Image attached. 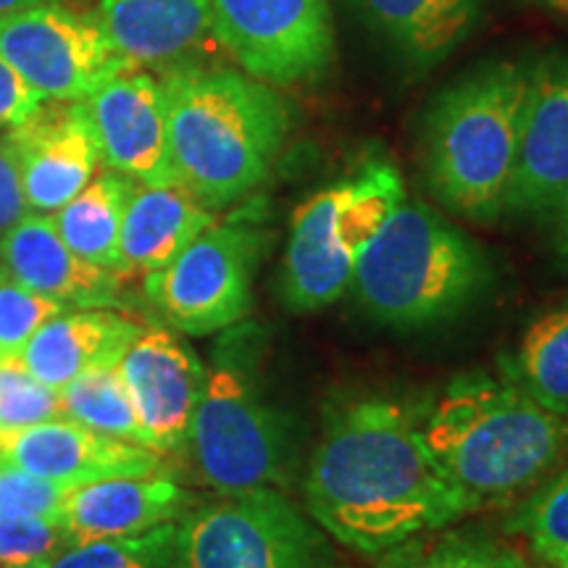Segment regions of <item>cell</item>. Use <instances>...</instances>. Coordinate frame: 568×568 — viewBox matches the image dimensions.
Returning <instances> with one entry per match:
<instances>
[{"label": "cell", "instance_id": "1", "mask_svg": "<svg viewBox=\"0 0 568 568\" xmlns=\"http://www.w3.org/2000/svg\"><path fill=\"white\" fill-rule=\"evenodd\" d=\"M305 508L326 537L382 556L481 506L443 471L410 410L361 397L326 422L305 477Z\"/></svg>", "mask_w": 568, "mask_h": 568}, {"label": "cell", "instance_id": "2", "mask_svg": "<svg viewBox=\"0 0 568 568\" xmlns=\"http://www.w3.org/2000/svg\"><path fill=\"white\" fill-rule=\"evenodd\" d=\"M176 182L213 213L272 174L290 111L272 84L245 71L190 63L161 74Z\"/></svg>", "mask_w": 568, "mask_h": 568}, {"label": "cell", "instance_id": "3", "mask_svg": "<svg viewBox=\"0 0 568 568\" xmlns=\"http://www.w3.org/2000/svg\"><path fill=\"white\" fill-rule=\"evenodd\" d=\"M416 422L443 471L479 506L539 487L568 453L566 418L508 376H458Z\"/></svg>", "mask_w": 568, "mask_h": 568}, {"label": "cell", "instance_id": "4", "mask_svg": "<svg viewBox=\"0 0 568 568\" xmlns=\"http://www.w3.org/2000/svg\"><path fill=\"white\" fill-rule=\"evenodd\" d=\"M527 69L495 63L458 80L426 119V180L458 216L489 224L506 211L514 180Z\"/></svg>", "mask_w": 568, "mask_h": 568}, {"label": "cell", "instance_id": "5", "mask_svg": "<svg viewBox=\"0 0 568 568\" xmlns=\"http://www.w3.org/2000/svg\"><path fill=\"white\" fill-rule=\"evenodd\" d=\"M489 282L487 255L429 205L403 197L355 266L361 308L395 329L456 316Z\"/></svg>", "mask_w": 568, "mask_h": 568}, {"label": "cell", "instance_id": "6", "mask_svg": "<svg viewBox=\"0 0 568 568\" xmlns=\"http://www.w3.org/2000/svg\"><path fill=\"white\" fill-rule=\"evenodd\" d=\"M406 197L400 174L385 161L311 195L290 224L282 266V297L297 314L339 301L366 245Z\"/></svg>", "mask_w": 568, "mask_h": 568}, {"label": "cell", "instance_id": "7", "mask_svg": "<svg viewBox=\"0 0 568 568\" xmlns=\"http://www.w3.org/2000/svg\"><path fill=\"white\" fill-rule=\"evenodd\" d=\"M187 443L197 477L219 495L287 487L290 432L237 355L205 372Z\"/></svg>", "mask_w": 568, "mask_h": 568}, {"label": "cell", "instance_id": "8", "mask_svg": "<svg viewBox=\"0 0 568 568\" xmlns=\"http://www.w3.org/2000/svg\"><path fill=\"white\" fill-rule=\"evenodd\" d=\"M174 568H337L326 531L282 489L219 495L176 521Z\"/></svg>", "mask_w": 568, "mask_h": 568}, {"label": "cell", "instance_id": "9", "mask_svg": "<svg viewBox=\"0 0 568 568\" xmlns=\"http://www.w3.org/2000/svg\"><path fill=\"white\" fill-rule=\"evenodd\" d=\"M266 247L255 203L203 230L172 264L145 274L142 293L182 335H213L243 322Z\"/></svg>", "mask_w": 568, "mask_h": 568}, {"label": "cell", "instance_id": "10", "mask_svg": "<svg viewBox=\"0 0 568 568\" xmlns=\"http://www.w3.org/2000/svg\"><path fill=\"white\" fill-rule=\"evenodd\" d=\"M0 59L45 101H84L130 69L101 19L59 3L0 17Z\"/></svg>", "mask_w": 568, "mask_h": 568}, {"label": "cell", "instance_id": "11", "mask_svg": "<svg viewBox=\"0 0 568 568\" xmlns=\"http://www.w3.org/2000/svg\"><path fill=\"white\" fill-rule=\"evenodd\" d=\"M219 45L266 84L316 80L335 51L332 0H211Z\"/></svg>", "mask_w": 568, "mask_h": 568}, {"label": "cell", "instance_id": "12", "mask_svg": "<svg viewBox=\"0 0 568 568\" xmlns=\"http://www.w3.org/2000/svg\"><path fill=\"white\" fill-rule=\"evenodd\" d=\"M0 142L17 166L27 209L34 213L59 211L101 166L84 101H42Z\"/></svg>", "mask_w": 568, "mask_h": 568}, {"label": "cell", "instance_id": "13", "mask_svg": "<svg viewBox=\"0 0 568 568\" xmlns=\"http://www.w3.org/2000/svg\"><path fill=\"white\" fill-rule=\"evenodd\" d=\"M568 203V53L527 69V98L506 211L556 216Z\"/></svg>", "mask_w": 568, "mask_h": 568}, {"label": "cell", "instance_id": "14", "mask_svg": "<svg viewBox=\"0 0 568 568\" xmlns=\"http://www.w3.org/2000/svg\"><path fill=\"white\" fill-rule=\"evenodd\" d=\"M101 163L138 184L176 182L161 80L124 69L84 98Z\"/></svg>", "mask_w": 568, "mask_h": 568}, {"label": "cell", "instance_id": "15", "mask_svg": "<svg viewBox=\"0 0 568 568\" xmlns=\"http://www.w3.org/2000/svg\"><path fill=\"white\" fill-rule=\"evenodd\" d=\"M119 372L145 445L159 453L184 447L205 387L201 358L166 326H142L119 361Z\"/></svg>", "mask_w": 568, "mask_h": 568}, {"label": "cell", "instance_id": "16", "mask_svg": "<svg viewBox=\"0 0 568 568\" xmlns=\"http://www.w3.org/2000/svg\"><path fill=\"white\" fill-rule=\"evenodd\" d=\"M0 456L34 477L63 487L166 471V460L153 447L101 435L69 418L0 435Z\"/></svg>", "mask_w": 568, "mask_h": 568}, {"label": "cell", "instance_id": "17", "mask_svg": "<svg viewBox=\"0 0 568 568\" xmlns=\"http://www.w3.org/2000/svg\"><path fill=\"white\" fill-rule=\"evenodd\" d=\"M0 268L63 308H111L119 305L122 276L92 266L63 243L48 213H27L0 237Z\"/></svg>", "mask_w": 568, "mask_h": 568}, {"label": "cell", "instance_id": "18", "mask_svg": "<svg viewBox=\"0 0 568 568\" xmlns=\"http://www.w3.org/2000/svg\"><path fill=\"white\" fill-rule=\"evenodd\" d=\"M98 19L130 69L190 67L219 42L211 0H101Z\"/></svg>", "mask_w": 568, "mask_h": 568}, {"label": "cell", "instance_id": "19", "mask_svg": "<svg viewBox=\"0 0 568 568\" xmlns=\"http://www.w3.org/2000/svg\"><path fill=\"white\" fill-rule=\"evenodd\" d=\"M193 506L187 489L166 474L116 477L71 487L63 503L61 524L71 545L92 539L145 535L163 524H174Z\"/></svg>", "mask_w": 568, "mask_h": 568}, {"label": "cell", "instance_id": "20", "mask_svg": "<svg viewBox=\"0 0 568 568\" xmlns=\"http://www.w3.org/2000/svg\"><path fill=\"white\" fill-rule=\"evenodd\" d=\"M140 329L111 308H67L34 332L21 361L42 385L61 389L92 368L116 366Z\"/></svg>", "mask_w": 568, "mask_h": 568}, {"label": "cell", "instance_id": "21", "mask_svg": "<svg viewBox=\"0 0 568 568\" xmlns=\"http://www.w3.org/2000/svg\"><path fill=\"white\" fill-rule=\"evenodd\" d=\"M216 222L180 182L134 184L119 237V276L159 272Z\"/></svg>", "mask_w": 568, "mask_h": 568}, {"label": "cell", "instance_id": "22", "mask_svg": "<svg viewBox=\"0 0 568 568\" xmlns=\"http://www.w3.org/2000/svg\"><path fill=\"white\" fill-rule=\"evenodd\" d=\"M368 24L403 59L432 67L474 32L481 0H358Z\"/></svg>", "mask_w": 568, "mask_h": 568}, {"label": "cell", "instance_id": "23", "mask_svg": "<svg viewBox=\"0 0 568 568\" xmlns=\"http://www.w3.org/2000/svg\"><path fill=\"white\" fill-rule=\"evenodd\" d=\"M134 184L130 176L109 169L55 211L53 224L61 240L88 264L119 274V237Z\"/></svg>", "mask_w": 568, "mask_h": 568}, {"label": "cell", "instance_id": "24", "mask_svg": "<svg viewBox=\"0 0 568 568\" xmlns=\"http://www.w3.org/2000/svg\"><path fill=\"white\" fill-rule=\"evenodd\" d=\"M506 376L568 422V303L529 324Z\"/></svg>", "mask_w": 568, "mask_h": 568}, {"label": "cell", "instance_id": "25", "mask_svg": "<svg viewBox=\"0 0 568 568\" xmlns=\"http://www.w3.org/2000/svg\"><path fill=\"white\" fill-rule=\"evenodd\" d=\"M374 568H529L521 552L477 529H437L382 552Z\"/></svg>", "mask_w": 568, "mask_h": 568}, {"label": "cell", "instance_id": "26", "mask_svg": "<svg viewBox=\"0 0 568 568\" xmlns=\"http://www.w3.org/2000/svg\"><path fill=\"white\" fill-rule=\"evenodd\" d=\"M63 418L101 435L145 445L134 403L116 366L92 368L59 389ZM148 447V445H145Z\"/></svg>", "mask_w": 568, "mask_h": 568}, {"label": "cell", "instance_id": "27", "mask_svg": "<svg viewBox=\"0 0 568 568\" xmlns=\"http://www.w3.org/2000/svg\"><path fill=\"white\" fill-rule=\"evenodd\" d=\"M506 527L529 545L537 564L568 560V468L545 479L514 510Z\"/></svg>", "mask_w": 568, "mask_h": 568}, {"label": "cell", "instance_id": "28", "mask_svg": "<svg viewBox=\"0 0 568 568\" xmlns=\"http://www.w3.org/2000/svg\"><path fill=\"white\" fill-rule=\"evenodd\" d=\"M176 521L145 535L71 545L48 568H174Z\"/></svg>", "mask_w": 568, "mask_h": 568}, {"label": "cell", "instance_id": "29", "mask_svg": "<svg viewBox=\"0 0 568 568\" xmlns=\"http://www.w3.org/2000/svg\"><path fill=\"white\" fill-rule=\"evenodd\" d=\"M63 418L59 389L42 385L21 355L0 361V435Z\"/></svg>", "mask_w": 568, "mask_h": 568}, {"label": "cell", "instance_id": "30", "mask_svg": "<svg viewBox=\"0 0 568 568\" xmlns=\"http://www.w3.org/2000/svg\"><path fill=\"white\" fill-rule=\"evenodd\" d=\"M71 548L59 521L30 516H0V568H48Z\"/></svg>", "mask_w": 568, "mask_h": 568}, {"label": "cell", "instance_id": "31", "mask_svg": "<svg viewBox=\"0 0 568 568\" xmlns=\"http://www.w3.org/2000/svg\"><path fill=\"white\" fill-rule=\"evenodd\" d=\"M61 311L67 308L51 297L21 287L0 268V361L21 355L34 332Z\"/></svg>", "mask_w": 568, "mask_h": 568}, {"label": "cell", "instance_id": "32", "mask_svg": "<svg viewBox=\"0 0 568 568\" xmlns=\"http://www.w3.org/2000/svg\"><path fill=\"white\" fill-rule=\"evenodd\" d=\"M71 487L40 479L0 456V516H30L59 521Z\"/></svg>", "mask_w": 568, "mask_h": 568}, {"label": "cell", "instance_id": "33", "mask_svg": "<svg viewBox=\"0 0 568 568\" xmlns=\"http://www.w3.org/2000/svg\"><path fill=\"white\" fill-rule=\"evenodd\" d=\"M42 101L45 98L34 92L9 63L0 59V126L24 122Z\"/></svg>", "mask_w": 568, "mask_h": 568}, {"label": "cell", "instance_id": "34", "mask_svg": "<svg viewBox=\"0 0 568 568\" xmlns=\"http://www.w3.org/2000/svg\"><path fill=\"white\" fill-rule=\"evenodd\" d=\"M27 201L21 193V182L13 166L11 155L6 153L3 142H0V237L19 222L21 216H27Z\"/></svg>", "mask_w": 568, "mask_h": 568}, {"label": "cell", "instance_id": "35", "mask_svg": "<svg viewBox=\"0 0 568 568\" xmlns=\"http://www.w3.org/2000/svg\"><path fill=\"white\" fill-rule=\"evenodd\" d=\"M552 219H556V245H558V253H560V258H564L566 264H568V203Z\"/></svg>", "mask_w": 568, "mask_h": 568}, {"label": "cell", "instance_id": "36", "mask_svg": "<svg viewBox=\"0 0 568 568\" xmlns=\"http://www.w3.org/2000/svg\"><path fill=\"white\" fill-rule=\"evenodd\" d=\"M38 3H53V0H0V17H6V13L19 11V9H30V6H38Z\"/></svg>", "mask_w": 568, "mask_h": 568}, {"label": "cell", "instance_id": "37", "mask_svg": "<svg viewBox=\"0 0 568 568\" xmlns=\"http://www.w3.org/2000/svg\"><path fill=\"white\" fill-rule=\"evenodd\" d=\"M529 3H535V6H539V9L558 13V17L568 19V0H529Z\"/></svg>", "mask_w": 568, "mask_h": 568}, {"label": "cell", "instance_id": "38", "mask_svg": "<svg viewBox=\"0 0 568 568\" xmlns=\"http://www.w3.org/2000/svg\"><path fill=\"white\" fill-rule=\"evenodd\" d=\"M539 568H568V560H558V564H539Z\"/></svg>", "mask_w": 568, "mask_h": 568}]
</instances>
